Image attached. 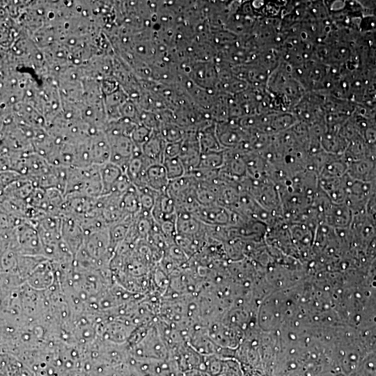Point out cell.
I'll list each match as a JSON object with an SVG mask.
<instances>
[{"mask_svg":"<svg viewBox=\"0 0 376 376\" xmlns=\"http://www.w3.org/2000/svg\"><path fill=\"white\" fill-rule=\"evenodd\" d=\"M61 237L75 257L86 237L81 221L72 216L61 215Z\"/></svg>","mask_w":376,"mask_h":376,"instance_id":"3","label":"cell"},{"mask_svg":"<svg viewBox=\"0 0 376 376\" xmlns=\"http://www.w3.org/2000/svg\"><path fill=\"white\" fill-rule=\"evenodd\" d=\"M145 183L146 187L159 193L167 190L170 180L163 164H151L148 166L145 174Z\"/></svg>","mask_w":376,"mask_h":376,"instance_id":"5","label":"cell"},{"mask_svg":"<svg viewBox=\"0 0 376 376\" xmlns=\"http://www.w3.org/2000/svg\"><path fill=\"white\" fill-rule=\"evenodd\" d=\"M120 207L127 216L136 217L141 212V204L137 189L134 185L122 195Z\"/></svg>","mask_w":376,"mask_h":376,"instance_id":"8","label":"cell"},{"mask_svg":"<svg viewBox=\"0 0 376 376\" xmlns=\"http://www.w3.org/2000/svg\"><path fill=\"white\" fill-rule=\"evenodd\" d=\"M224 163V157L223 155L218 153H205L200 157L197 168L218 170V168L221 167Z\"/></svg>","mask_w":376,"mask_h":376,"instance_id":"10","label":"cell"},{"mask_svg":"<svg viewBox=\"0 0 376 376\" xmlns=\"http://www.w3.org/2000/svg\"><path fill=\"white\" fill-rule=\"evenodd\" d=\"M22 178H24V177L13 170L1 171V191L3 190L14 182Z\"/></svg>","mask_w":376,"mask_h":376,"instance_id":"11","label":"cell"},{"mask_svg":"<svg viewBox=\"0 0 376 376\" xmlns=\"http://www.w3.org/2000/svg\"><path fill=\"white\" fill-rule=\"evenodd\" d=\"M192 214L201 223L212 226L226 227L238 222L233 211L219 203L200 205Z\"/></svg>","mask_w":376,"mask_h":376,"instance_id":"1","label":"cell"},{"mask_svg":"<svg viewBox=\"0 0 376 376\" xmlns=\"http://www.w3.org/2000/svg\"><path fill=\"white\" fill-rule=\"evenodd\" d=\"M352 210L344 203H332L324 211V219L330 227L346 228L351 225Z\"/></svg>","mask_w":376,"mask_h":376,"instance_id":"4","label":"cell"},{"mask_svg":"<svg viewBox=\"0 0 376 376\" xmlns=\"http://www.w3.org/2000/svg\"><path fill=\"white\" fill-rule=\"evenodd\" d=\"M163 165L166 169L170 182L186 175L185 169L179 157L164 158Z\"/></svg>","mask_w":376,"mask_h":376,"instance_id":"9","label":"cell"},{"mask_svg":"<svg viewBox=\"0 0 376 376\" xmlns=\"http://www.w3.org/2000/svg\"><path fill=\"white\" fill-rule=\"evenodd\" d=\"M99 168L102 185V196H106L111 194L114 184L124 171L111 162L99 166Z\"/></svg>","mask_w":376,"mask_h":376,"instance_id":"6","label":"cell"},{"mask_svg":"<svg viewBox=\"0 0 376 376\" xmlns=\"http://www.w3.org/2000/svg\"><path fill=\"white\" fill-rule=\"evenodd\" d=\"M16 235L19 253L45 256L40 235L35 225L24 221L16 227Z\"/></svg>","mask_w":376,"mask_h":376,"instance_id":"2","label":"cell"},{"mask_svg":"<svg viewBox=\"0 0 376 376\" xmlns=\"http://www.w3.org/2000/svg\"><path fill=\"white\" fill-rule=\"evenodd\" d=\"M201 224L190 212L185 211L177 212L175 222L177 235L182 236L194 235L200 232Z\"/></svg>","mask_w":376,"mask_h":376,"instance_id":"7","label":"cell"}]
</instances>
